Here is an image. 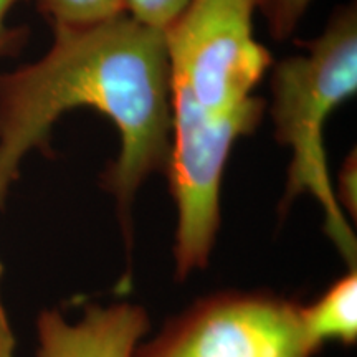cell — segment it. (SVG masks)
Returning a JSON list of instances; mask_svg holds the SVG:
<instances>
[{"mask_svg":"<svg viewBox=\"0 0 357 357\" xmlns=\"http://www.w3.org/2000/svg\"><path fill=\"white\" fill-rule=\"evenodd\" d=\"M53 43L33 63L0 73V208L22 160L48 151L58 119L77 108L105 114L119 132L118 158L101 174L131 250L134 199L164 171L171 146V66L164 33L129 13L82 26H53Z\"/></svg>","mask_w":357,"mask_h":357,"instance_id":"1","label":"cell"},{"mask_svg":"<svg viewBox=\"0 0 357 357\" xmlns=\"http://www.w3.org/2000/svg\"><path fill=\"white\" fill-rule=\"evenodd\" d=\"M357 91L356 3L337 8L324 32L271 73L275 136L291 149L281 211L294 197L311 194L324 211V230L347 261L356 263V238L337 204L324 149V124Z\"/></svg>","mask_w":357,"mask_h":357,"instance_id":"2","label":"cell"},{"mask_svg":"<svg viewBox=\"0 0 357 357\" xmlns=\"http://www.w3.org/2000/svg\"><path fill=\"white\" fill-rule=\"evenodd\" d=\"M171 146L164 171L176 204V276L185 280L207 266L220 229L225 166L240 137L261 123L265 100L252 96L229 113L200 108L184 84L171 79Z\"/></svg>","mask_w":357,"mask_h":357,"instance_id":"3","label":"cell"},{"mask_svg":"<svg viewBox=\"0 0 357 357\" xmlns=\"http://www.w3.org/2000/svg\"><path fill=\"white\" fill-rule=\"evenodd\" d=\"M258 0H189L164 30L171 79L200 108L229 113L253 95L273 56L253 35Z\"/></svg>","mask_w":357,"mask_h":357,"instance_id":"4","label":"cell"},{"mask_svg":"<svg viewBox=\"0 0 357 357\" xmlns=\"http://www.w3.org/2000/svg\"><path fill=\"white\" fill-rule=\"evenodd\" d=\"M300 305L263 291L215 293L169 321L134 357H314Z\"/></svg>","mask_w":357,"mask_h":357,"instance_id":"5","label":"cell"},{"mask_svg":"<svg viewBox=\"0 0 357 357\" xmlns=\"http://www.w3.org/2000/svg\"><path fill=\"white\" fill-rule=\"evenodd\" d=\"M37 329L38 357H134L149 319L142 306L116 303L88 306L77 323L43 311Z\"/></svg>","mask_w":357,"mask_h":357,"instance_id":"6","label":"cell"},{"mask_svg":"<svg viewBox=\"0 0 357 357\" xmlns=\"http://www.w3.org/2000/svg\"><path fill=\"white\" fill-rule=\"evenodd\" d=\"M301 326L316 351L329 341L352 346L357 339L356 270L334 281L311 305H300Z\"/></svg>","mask_w":357,"mask_h":357,"instance_id":"7","label":"cell"},{"mask_svg":"<svg viewBox=\"0 0 357 357\" xmlns=\"http://www.w3.org/2000/svg\"><path fill=\"white\" fill-rule=\"evenodd\" d=\"M53 26H82L124 15L126 0H37Z\"/></svg>","mask_w":357,"mask_h":357,"instance_id":"8","label":"cell"},{"mask_svg":"<svg viewBox=\"0 0 357 357\" xmlns=\"http://www.w3.org/2000/svg\"><path fill=\"white\" fill-rule=\"evenodd\" d=\"M312 0H258V10L266 22L271 38L284 42L300 26Z\"/></svg>","mask_w":357,"mask_h":357,"instance_id":"9","label":"cell"},{"mask_svg":"<svg viewBox=\"0 0 357 357\" xmlns=\"http://www.w3.org/2000/svg\"><path fill=\"white\" fill-rule=\"evenodd\" d=\"M187 3L189 0H126V12L141 24L164 32Z\"/></svg>","mask_w":357,"mask_h":357,"instance_id":"10","label":"cell"},{"mask_svg":"<svg viewBox=\"0 0 357 357\" xmlns=\"http://www.w3.org/2000/svg\"><path fill=\"white\" fill-rule=\"evenodd\" d=\"M356 176H357L356 153L352 151V155H349V158L344 160L341 171H339L337 190H334L337 204L342 205V207H346V211L352 213V217H356V211H357Z\"/></svg>","mask_w":357,"mask_h":357,"instance_id":"11","label":"cell"},{"mask_svg":"<svg viewBox=\"0 0 357 357\" xmlns=\"http://www.w3.org/2000/svg\"><path fill=\"white\" fill-rule=\"evenodd\" d=\"M20 0H0V55H12L24 43L25 33L20 29H12L7 24L8 12Z\"/></svg>","mask_w":357,"mask_h":357,"instance_id":"12","label":"cell"},{"mask_svg":"<svg viewBox=\"0 0 357 357\" xmlns=\"http://www.w3.org/2000/svg\"><path fill=\"white\" fill-rule=\"evenodd\" d=\"M0 271H2V266H0ZM13 352H15V339H13L6 310L0 301V357H13Z\"/></svg>","mask_w":357,"mask_h":357,"instance_id":"13","label":"cell"}]
</instances>
